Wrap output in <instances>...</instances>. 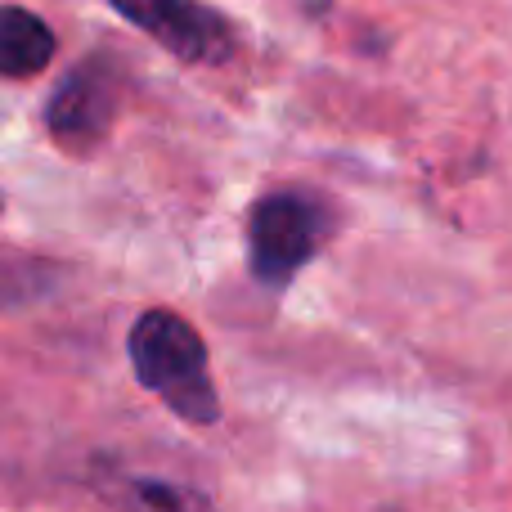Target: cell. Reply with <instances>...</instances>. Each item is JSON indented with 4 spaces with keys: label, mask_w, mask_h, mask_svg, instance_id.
Listing matches in <instances>:
<instances>
[{
    "label": "cell",
    "mask_w": 512,
    "mask_h": 512,
    "mask_svg": "<svg viewBox=\"0 0 512 512\" xmlns=\"http://www.w3.org/2000/svg\"><path fill=\"white\" fill-rule=\"evenodd\" d=\"M117 113V81L99 59L72 68L59 81L50 108H45V126L50 135L72 153H90L108 135Z\"/></svg>",
    "instance_id": "277c9868"
},
{
    "label": "cell",
    "mask_w": 512,
    "mask_h": 512,
    "mask_svg": "<svg viewBox=\"0 0 512 512\" xmlns=\"http://www.w3.org/2000/svg\"><path fill=\"white\" fill-rule=\"evenodd\" d=\"M328 234V212L319 198L301 189H279L252 207L248 243H252V274L270 288L288 283L301 265L315 256Z\"/></svg>",
    "instance_id": "7a4b0ae2"
},
{
    "label": "cell",
    "mask_w": 512,
    "mask_h": 512,
    "mask_svg": "<svg viewBox=\"0 0 512 512\" xmlns=\"http://www.w3.org/2000/svg\"><path fill=\"white\" fill-rule=\"evenodd\" d=\"M135 378L189 423H216V387L207 378V346L171 310H149L131 328Z\"/></svg>",
    "instance_id": "6da1fadb"
},
{
    "label": "cell",
    "mask_w": 512,
    "mask_h": 512,
    "mask_svg": "<svg viewBox=\"0 0 512 512\" xmlns=\"http://www.w3.org/2000/svg\"><path fill=\"white\" fill-rule=\"evenodd\" d=\"M54 59V32L32 9L0 5V77L27 81Z\"/></svg>",
    "instance_id": "5b68a950"
},
{
    "label": "cell",
    "mask_w": 512,
    "mask_h": 512,
    "mask_svg": "<svg viewBox=\"0 0 512 512\" xmlns=\"http://www.w3.org/2000/svg\"><path fill=\"white\" fill-rule=\"evenodd\" d=\"M117 504L126 512H207L203 499L189 495V490L167 486V481H140V477H126Z\"/></svg>",
    "instance_id": "8992f818"
},
{
    "label": "cell",
    "mask_w": 512,
    "mask_h": 512,
    "mask_svg": "<svg viewBox=\"0 0 512 512\" xmlns=\"http://www.w3.org/2000/svg\"><path fill=\"white\" fill-rule=\"evenodd\" d=\"M108 5L185 63H225L234 54L230 18L203 0H108Z\"/></svg>",
    "instance_id": "3957f363"
}]
</instances>
